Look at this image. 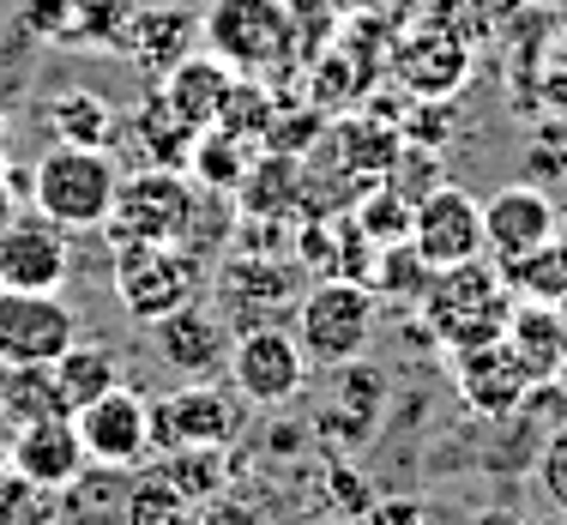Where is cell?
<instances>
[{"label":"cell","instance_id":"83f0119b","mask_svg":"<svg viewBox=\"0 0 567 525\" xmlns=\"http://www.w3.org/2000/svg\"><path fill=\"white\" fill-rule=\"evenodd\" d=\"M0 525H61V490L31 483L24 471H0Z\"/></svg>","mask_w":567,"mask_h":525},{"label":"cell","instance_id":"52a82bcc","mask_svg":"<svg viewBox=\"0 0 567 525\" xmlns=\"http://www.w3.org/2000/svg\"><path fill=\"white\" fill-rule=\"evenodd\" d=\"M241 405L236 387L187 381L175 393L152 399V453H187V447H229L241 435Z\"/></svg>","mask_w":567,"mask_h":525},{"label":"cell","instance_id":"f6af8a7d","mask_svg":"<svg viewBox=\"0 0 567 525\" xmlns=\"http://www.w3.org/2000/svg\"><path fill=\"white\" fill-rule=\"evenodd\" d=\"M561 236H567V230H561Z\"/></svg>","mask_w":567,"mask_h":525},{"label":"cell","instance_id":"d6986e66","mask_svg":"<svg viewBox=\"0 0 567 525\" xmlns=\"http://www.w3.org/2000/svg\"><path fill=\"white\" fill-rule=\"evenodd\" d=\"M393 73L416 91V97L441 103V97H453V91L471 79V55H465V43H458L453 31L423 24L416 37H404V43L393 49Z\"/></svg>","mask_w":567,"mask_h":525},{"label":"cell","instance_id":"e575fe53","mask_svg":"<svg viewBox=\"0 0 567 525\" xmlns=\"http://www.w3.org/2000/svg\"><path fill=\"white\" fill-rule=\"evenodd\" d=\"M187 525H266V519L248 502H236V495H212V502H199V514Z\"/></svg>","mask_w":567,"mask_h":525},{"label":"cell","instance_id":"d4e9b609","mask_svg":"<svg viewBox=\"0 0 567 525\" xmlns=\"http://www.w3.org/2000/svg\"><path fill=\"white\" fill-rule=\"evenodd\" d=\"M187 495L175 490V477L164 465L127 471V507H121V525H187Z\"/></svg>","mask_w":567,"mask_h":525},{"label":"cell","instance_id":"cb8c5ba5","mask_svg":"<svg viewBox=\"0 0 567 525\" xmlns=\"http://www.w3.org/2000/svg\"><path fill=\"white\" fill-rule=\"evenodd\" d=\"M49 374H55V393H61L66 411H85L91 399H103L110 387H121L115 350L110 344H85V339H79L73 350H61V357L49 362Z\"/></svg>","mask_w":567,"mask_h":525},{"label":"cell","instance_id":"9a60e30c","mask_svg":"<svg viewBox=\"0 0 567 525\" xmlns=\"http://www.w3.org/2000/svg\"><path fill=\"white\" fill-rule=\"evenodd\" d=\"M7 460H12V471H24L31 483H49V490H66L91 465L73 411H49V416L19 423V435L7 441Z\"/></svg>","mask_w":567,"mask_h":525},{"label":"cell","instance_id":"277c9868","mask_svg":"<svg viewBox=\"0 0 567 525\" xmlns=\"http://www.w3.org/2000/svg\"><path fill=\"white\" fill-rule=\"evenodd\" d=\"M199 290H206V260L182 241H121L115 248V296L145 327L199 302Z\"/></svg>","mask_w":567,"mask_h":525},{"label":"cell","instance_id":"5b68a950","mask_svg":"<svg viewBox=\"0 0 567 525\" xmlns=\"http://www.w3.org/2000/svg\"><path fill=\"white\" fill-rule=\"evenodd\" d=\"M296 19L284 0H206L199 12V49L218 55L229 73H272L290 61Z\"/></svg>","mask_w":567,"mask_h":525},{"label":"cell","instance_id":"60d3db41","mask_svg":"<svg viewBox=\"0 0 567 525\" xmlns=\"http://www.w3.org/2000/svg\"><path fill=\"white\" fill-rule=\"evenodd\" d=\"M0 175H7V103H0Z\"/></svg>","mask_w":567,"mask_h":525},{"label":"cell","instance_id":"e0dca14e","mask_svg":"<svg viewBox=\"0 0 567 525\" xmlns=\"http://www.w3.org/2000/svg\"><path fill=\"white\" fill-rule=\"evenodd\" d=\"M561 236V212L544 187H525L513 182L495 199H483V241H489L495 260H513V254L537 248V241Z\"/></svg>","mask_w":567,"mask_h":525},{"label":"cell","instance_id":"ab89813d","mask_svg":"<svg viewBox=\"0 0 567 525\" xmlns=\"http://www.w3.org/2000/svg\"><path fill=\"white\" fill-rule=\"evenodd\" d=\"M549 19H556V31L567 37V0H549Z\"/></svg>","mask_w":567,"mask_h":525},{"label":"cell","instance_id":"f546056e","mask_svg":"<svg viewBox=\"0 0 567 525\" xmlns=\"http://www.w3.org/2000/svg\"><path fill=\"white\" fill-rule=\"evenodd\" d=\"M224 447H187V453H164V471L175 477V490L187 495V502H212V495H224Z\"/></svg>","mask_w":567,"mask_h":525},{"label":"cell","instance_id":"ba28073f","mask_svg":"<svg viewBox=\"0 0 567 525\" xmlns=\"http://www.w3.org/2000/svg\"><path fill=\"white\" fill-rule=\"evenodd\" d=\"M73 344H79V315L61 302V290H0V362L49 369Z\"/></svg>","mask_w":567,"mask_h":525},{"label":"cell","instance_id":"1f68e13d","mask_svg":"<svg viewBox=\"0 0 567 525\" xmlns=\"http://www.w3.org/2000/svg\"><path fill=\"white\" fill-rule=\"evenodd\" d=\"M386 187H393L399 199H423V194H435L441 187V164H435V152H411V145H399V157H393V169L381 175Z\"/></svg>","mask_w":567,"mask_h":525},{"label":"cell","instance_id":"9c48e42d","mask_svg":"<svg viewBox=\"0 0 567 525\" xmlns=\"http://www.w3.org/2000/svg\"><path fill=\"white\" fill-rule=\"evenodd\" d=\"M229 387H236L248 405H290L296 393L308 387V357L290 332L278 327H248L229 339Z\"/></svg>","mask_w":567,"mask_h":525},{"label":"cell","instance_id":"d6a6232c","mask_svg":"<svg viewBox=\"0 0 567 525\" xmlns=\"http://www.w3.org/2000/svg\"><path fill=\"white\" fill-rule=\"evenodd\" d=\"M537 490L549 495V507H561V519H567V416H561V429L544 441V453H537Z\"/></svg>","mask_w":567,"mask_h":525},{"label":"cell","instance_id":"2e32d148","mask_svg":"<svg viewBox=\"0 0 567 525\" xmlns=\"http://www.w3.org/2000/svg\"><path fill=\"white\" fill-rule=\"evenodd\" d=\"M194 49H199V12H187V7H145V0H140L115 55H127L157 85V79H164L169 66H182Z\"/></svg>","mask_w":567,"mask_h":525},{"label":"cell","instance_id":"ee69618b","mask_svg":"<svg viewBox=\"0 0 567 525\" xmlns=\"http://www.w3.org/2000/svg\"><path fill=\"white\" fill-rule=\"evenodd\" d=\"M561 525H567V519H561Z\"/></svg>","mask_w":567,"mask_h":525},{"label":"cell","instance_id":"f35d334b","mask_svg":"<svg viewBox=\"0 0 567 525\" xmlns=\"http://www.w3.org/2000/svg\"><path fill=\"white\" fill-rule=\"evenodd\" d=\"M12 212H19V194H12V187H7V175H0V236H7Z\"/></svg>","mask_w":567,"mask_h":525},{"label":"cell","instance_id":"f1b7e54d","mask_svg":"<svg viewBox=\"0 0 567 525\" xmlns=\"http://www.w3.org/2000/svg\"><path fill=\"white\" fill-rule=\"evenodd\" d=\"M0 405H7L12 423L66 411L61 393H55V374H49V369H12V362H0Z\"/></svg>","mask_w":567,"mask_h":525},{"label":"cell","instance_id":"4fadbf2b","mask_svg":"<svg viewBox=\"0 0 567 525\" xmlns=\"http://www.w3.org/2000/svg\"><path fill=\"white\" fill-rule=\"evenodd\" d=\"M453 357V381H458V399H465L477 416H513L532 399V369L507 350V339H483V344H465V350H447Z\"/></svg>","mask_w":567,"mask_h":525},{"label":"cell","instance_id":"8992f818","mask_svg":"<svg viewBox=\"0 0 567 525\" xmlns=\"http://www.w3.org/2000/svg\"><path fill=\"white\" fill-rule=\"evenodd\" d=\"M194 212H199V194L182 169H164V164H145L133 175H121L115 187V206H110V241H187L194 230Z\"/></svg>","mask_w":567,"mask_h":525},{"label":"cell","instance_id":"603a6c76","mask_svg":"<svg viewBox=\"0 0 567 525\" xmlns=\"http://www.w3.org/2000/svg\"><path fill=\"white\" fill-rule=\"evenodd\" d=\"M43 121H49V133H55L61 145H103V152H110L115 133H121V115L97 97V91H85V85L55 91L49 110H43Z\"/></svg>","mask_w":567,"mask_h":525},{"label":"cell","instance_id":"4316f807","mask_svg":"<svg viewBox=\"0 0 567 525\" xmlns=\"http://www.w3.org/2000/svg\"><path fill=\"white\" fill-rule=\"evenodd\" d=\"M248 145H241V133H229V127H206L194 140V152H187V169L199 175L206 187H241V175H248Z\"/></svg>","mask_w":567,"mask_h":525},{"label":"cell","instance_id":"4dcf8cb0","mask_svg":"<svg viewBox=\"0 0 567 525\" xmlns=\"http://www.w3.org/2000/svg\"><path fill=\"white\" fill-rule=\"evenodd\" d=\"M357 230L369 236L374 248H386V241H404V236H411V199H399L393 187L381 182V194H374V199H362Z\"/></svg>","mask_w":567,"mask_h":525},{"label":"cell","instance_id":"ac0fdd59","mask_svg":"<svg viewBox=\"0 0 567 525\" xmlns=\"http://www.w3.org/2000/svg\"><path fill=\"white\" fill-rule=\"evenodd\" d=\"M152 344L169 369L187 374V381H212L229 357V327L218 315H206L199 302H187V308H175V315L152 320Z\"/></svg>","mask_w":567,"mask_h":525},{"label":"cell","instance_id":"d590c367","mask_svg":"<svg viewBox=\"0 0 567 525\" xmlns=\"http://www.w3.org/2000/svg\"><path fill=\"white\" fill-rule=\"evenodd\" d=\"M362 525H429V507L423 502H381V507H362Z\"/></svg>","mask_w":567,"mask_h":525},{"label":"cell","instance_id":"44dd1931","mask_svg":"<svg viewBox=\"0 0 567 525\" xmlns=\"http://www.w3.org/2000/svg\"><path fill=\"white\" fill-rule=\"evenodd\" d=\"M495 272H502V285L513 290V302H544V308L567 302V236H549V241H537V248L513 254Z\"/></svg>","mask_w":567,"mask_h":525},{"label":"cell","instance_id":"7bdbcfd3","mask_svg":"<svg viewBox=\"0 0 567 525\" xmlns=\"http://www.w3.org/2000/svg\"><path fill=\"white\" fill-rule=\"evenodd\" d=\"M7 465H12V460H7V441H0V471H7Z\"/></svg>","mask_w":567,"mask_h":525},{"label":"cell","instance_id":"30bf717a","mask_svg":"<svg viewBox=\"0 0 567 525\" xmlns=\"http://www.w3.org/2000/svg\"><path fill=\"white\" fill-rule=\"evenodd\" d=\"M411 241L423 254V266H465V260H483L489 241H483V199H471L465 187L441 182L435 194H423L411 206Z\"/></svg>","mask_w":567,"mask_h":525},{"label":"cell","instance_id":"7c38bea8","mask_svg":"<svg viewBox=\"0 0 567 525\" xmlns=\"http://www.w3.org/2000/svg\"><path fill=\"white\" fill-rule=\"evenodd\" d=\"M73 423H79V441H85L91 465L133 471L152 453V399H140L133 387H110L85 411H73Z\"/></svg>","mask_w":567,"mask_h":525},{"label":"cell","instance_id":"836d02e7","mask_svg":"<svg viewBox=\"0 0 567 525\" xmlns=\"http://www.w3.org/2000/svg\"><path fill=\"white\" fill-rule=\"evenodd\" d=\"M19 24H24L31 37L61 43V37H66V0H24V7H19Z\"/></svg>","mask_w":567,"mask_h":525},{"label":"cell","instance_id":"7a4b0ae2","mask_svg":"<svg viewBox=\"0 0 567 525\" xmlns=\"http://www.w3.org/2000/svg\"><path fill=\"white\" fill-rule=\"evenodd\" d=\"M381 332V296L362 278H320L315 290L296 296V344H302L308 369H344L362 362Z\"/></svg>","mask_w":567,"mask_h":525},{"label":"cell","instance_id":"484cf974","mask_svg":"<svg viewBox=\"0 0 567 525\" xmlns=\"http://www.w3.org/2000/svg\"><path fill=\"white\" fill-rule=\"evenodd\" d=\"M140 0H66V37L61 43H79V49H121L127 37V19Z\"/></svg>","mask_w":567,"mask_h":525},{"label":"cell","instance_id":"5bb4252c","mask_svg":"<svg viewBox=\"0 0 567 525\" xmlns=\"http://www.w3.org/2000/svg\"><path fill=\"white\" fill-rule=\"evenodd\" d=\"M212 290H218V302L241 320V332H248V327H272L266 315H278V308H290L296 296H302V285H296V260H260V254L218 260Z\"/></svg>","mask_w":567,"mask_h":525},{"label":"cell","instance_id":"7402d4cb","mask_svg":"<svg viewBox=\"0 0 567 525\" xmlns=\"http://www.w3.org/2000/svg\"><path fill=\"white\" fill-rule=\"evenodd\" d=\"M502 339H507L513 357L532 369V381H556V374H561V320H556V308H544V302H513Z\"/></svg>","mask_w":567,"mask_h":525},{"label":"cell","instance_id":"74e56055","mask_svg":"<svg viewBox=\"0 0 567 525\" xmlns=\"http://www.w3.org/2000/svg\"><path fill=\"white\" fill-rule=\"evenodd\" d=\"M471 525H532L525 514H513V507H489V514H477Z\"/></svg>","mask_w":567,"mask_h":525},{"label":"cell","instance_id":"ffe728a7","mask_svg":"<svg viewBox=\"0 0 567 525\" xmlns=\"http://www.w3.org/2000/svg\"><path fill=\"white\" fill-rule=\"evenodd\" d=\"M229 85H236V73H229L218 55H199V49H194L182 66H169V73L157 79V97L169 103L175 121H187L194 133H206V127H218Z\"/></svg>","mask_w":567,"mask_h":525},{"label":"cell","instance_id":"6da1fadb","mask_svg":"<svg viewBox=\"0 0 567 525\" xmlns=\"http://www.w3.org/2000/svg\"><path fill=\"white\" fill-rule=\"evenodd\" d=\"M115 187H121V164L103 152V145H61L55 140L31 164V206L43 212V218H55L61 230H73V236L110 224Z\"/></svg>","mask_w":567,"mask_h":525},{"label":"cell","instance_id":"8d00e7d4","mask_svg":"<svg viewBox=\"0 0 567 525\" xmlns=\"http://www.w3.org/2000/svg\"><path fill=\"white\" fill-rule=\"evenodd\" d=\"M525 7H532V0H471V12H477V19H519Z\"/></svg>","mask_w":567,"mask_h":525},{"label":"cell","instance_id":"b9f144b4","mask_svg":"<svg viewBox=\"0 0 567 525\" xmlns=\"http://www.w3.org/2000/svg\"><path fill=\"white\" fill-rule=\"evenodd\" d=\"M556 320H561V369H567V302H556Z\"/></svg>","mask_w":567,"mask_h":525},{"label":"cell","instance_id":"8fae6325","mask_svg":"<svg viewBox=\"0 0 567 525\" xmlns=\"http://www.w3.org/2000/svg\"><path fill=\"white\" fill-rule=\"evenodd\" d=\"M73 278V230L19 206L0 236V290H61Z\"/></svg>","mask_w":567,"mask_h":525},{"label":"cell","instance_id":"3957f363","mask_svg":"<svg viewBox=\"0 0 567 525\" xmlns=\"http://www.w3.org/2000/svg\"><path fill=\"white\" fill-rule=\"evenodd\" d=\"M513 315V290L502 285V272L483 260L465 266H441L423 290V327L441 350H465L483 339H502Z\"/></svg>","mask_w":567,"mask_h":525}]
</instances>
